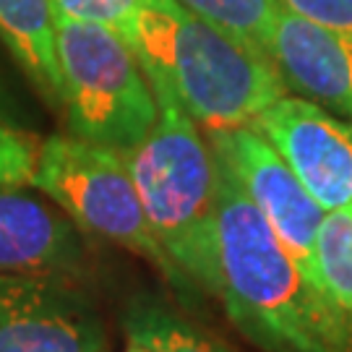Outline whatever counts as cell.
Returning a JSON list of instances; mask_svg holds the SVG:
<instances>
[{"instance_id": "obj_1", "label": "cell", "mask_w": 352, "mask_h": 352, "mask_svg": "<svg viewBox=\"0 0 352 352\" xmlns=\"http://www.w3.org/2000/svg\"><path fill=\"white\" fill-rule=\"evenodd\" d=\"M217 160V157H214ZM214 295L264 352H352V311L314 285L217 160Z\"/></svg>"}, {"instance_id": "obj_2", "label": "cell", "mask_w": 352, "mask_h": 352, "mask_svg": "<svg viewBox=\"0 0 352 352\" xmlns=\"http://www.w3.org/2000/svg\"><path fill=\"white\" fill-rule=\"evenodd\" d=\"M126 42L144 71L160 76L204 131L251 126L287 94L277 65L177 0H141Z\"/></svg>"}, {"instance_id": "obj_3", "label": "cell", "mask_w": 352, "mask_h": 352, "mask_svg": "<svg viewBox=\"0 0 352 352\" xmlns=\"http://www.w3.org/2000/svg\"><path fill=\"white\" fill-rule=\"evenodd\" d=\"M146 78L160 110L157 123L123 160L139 188L151 232L167 258L201 295H214L217 160L173 89L160 76L146 74Z\"/></svg>"}, {"instance_id": "obj_4", "label": "cell", "mask_w": 352, "mask_h": 352, "mask_svg": "<svg viewBox=\"0 0 352 352\" xmlns=\"http://www.w3.org/2000/svg\"><path fill=\"white\" fill-rule=\"evenodd\" d=\"M60 107L71 136L126 154L157 123V100L136 52L118 32L55 13Z\"/></svg>"}, {"instance_id": "obj_5", "label": "cell", "mask_w": 352, "mask_h": 352, "mask_svg": "<svg viewBox=\"0 0 352 352\" xmlns=\"http://www.w3.org/2000/svg\"><path fill=\"white\" fill-rule=\"evenodd\" d=\"M32 186L78 227L149 261L186 302L201 298L154 238L123 154L78 136H50L39 144Z\"/></svg>"}, {"instance_id": "obj_6", "label": "cell", "mask_w": 352, "mask_h": 352, "mask_svg": "<svg viewBox=\"0 0 352 352\" xmlns=\"http://www.w3.org/2000/svg\"><path fill=\"white\" fill-rule=\"evenodd\" d=\"M206 144L212 146L214 157L230 170V175L238 180L253 206L264 214V219L274 230L285 251L292 256V261L302 269V274L318 285L314 245L318 225L327 212L302 188L285 157L253 126L212 128L206 131Z\"/></svg>"}, {"instance_id": "obj_7", "label": "cell", "mask_w": 352, "mask_h": 352, "mask_svg": "<svg viewBox=\"0 0 352 352\" xmlns=\"http://www.w3.org/2000/svg\"><path fill=\"white\" fill-rule=\"evenodd\" d=\"M76 279L0 272V352H102L104 331Z\"/></svg>"}, {"instance_id": "obj_8", "label": "cell", "mask_w": 352, "mask_h": 352, "mask_svg": "<svg viewBox=\"0 0 352 352\" xmlns=\"http://www.w3.org/2000/svg\"><path fill=\"white\" fill-rule=\"evenodd\" d=\"M324 209L352 201V123L305 97H279L251 123Z\"/></svg>"}, {"instance_id": "obj_9", "label": "cell", "mask_w": 352, "mask_h": 352, "mask_svg": "<svg viewBox=\"0 0 352 352\" xmlns=\"http://www.w3.org/2000/svg\"><path fill=\"white\" fill-rule=\"evenodd\" d=\"M87 245L71 217L21 186L0 183V272L76 279Z\"/></svg>"}, {"instance_id": "obj_10", "label": "cell", "mask_w": 352, "mask_h": 352, "mask_svg": "<svg viewBox=\"0 0 352 352\" xmlns=\"http://www.w3.org/2000/svg\"><path fill=\"white\" fill-rule=\"evenodd\" d=\"M272 58L287 89L352 123V34L311 24L282 6Z\"/></svg>"}, {"instance_id": "obj_11", "label": "cell", "mask_w": 352, "mask_h": 352, "mask_svg": "<svg viewBox=\"0 0 352 352\" xmlns=\"http://www.w3.org/2000/svg\"><path fill=\"white\" fill-rule=\"evenodd\" d=\"M0 39L45 100L60 107L63 78L52 0H0Z\"/></svg>"}, {"instance_id": "obj_12", "label": "cell", "mask_w": 352, "mask_h": 352, "mask_svg": "<svg viewBox=\"0 0 352 352\" xmlns=\"http://www.w3.org/2000/svg\"><path fill=\"white\" fill-rule=\"evenodd\" d=\"M190 13L222 29L225 34L238 39L253 55L274 65L272 58V39L274 24L282 8L279 0H177Z\"/></svg>"}, {"instance_id": "obj_13", "label": "cell", "mask_w": 352, "mask_h": 352, "mask_svg": "<svg viewBox=\"0 0 352 352\" xmlns=\"http://www.w3.org/2000/svg\"><path fill=\"white\" fill-rule=\"evenodd\" d=\"M318 285L352 311V201L324 214L314 245Z\"/></svg>"}, {"instance_id": "obj_14", "label": "cell", "mask_w": 352, "mask_h": 352, "mask_svg": "<svg viewBox=\"0 0 352 352\" xmlns=\"http://www.w3.org/2000/svg\"><path fill=\"white\" fill-rule=\"evenodd\" d=\"M126 331L154 352H230L160 302H136L126 316Z\"/></svg>"}, {"instance_id": "obj_15", "label": "cell", "mask_w": 352, "mask_h": 352, "mask_svg": "<svg viewBox=\"0 0 352 352\" xmlns=\"http://www.w3.org/2000/svg\"><path fill=\"white\" fill-rule=\"evenodd\" d=\"M52 3H55V13L76 21L107 26L123 39H128L131 34L133 16L141 6V0H52Z\"/></svg>"}, {"instance_id": "obj_16", "label": "cell", "mask_w": 352, "mask_h": 352, "mask_svg": "<svg viewBox=\"0 0 352 352\" xmlns=\"http://www.w3.org/2000/svg\"><path fill=\"white\" fill-rule=\"evenodd\" d=\"M34 139L0 118V183L6 186H32L37 167Z\"/></svg>"}, {"instance_id": "obj_17", "label": "cell", "mask_w": 352, "mask_h": 352, "mask_svg": "<svg viewBox=\"0 0 352 352\" xmlns=\"http://www.w3.org/2000/svg\"><path fill=\"white\" fill-rule=\"evenodd\" d=\"M279 3L311 24L352 34V0H279Z\"/></svg>"}, {"instance_id": "obj_18", "label": "cell", "mask_w": 352, "mask_h": 352, "mask_svg": "<svg viewBox=\"0 0 352 352\" xmlns=\"http://www.w3.org/2000/svg\"><path fill=\"white\" fill-rule=\"evenodd\" d=\"M126 352H154V350H151V347L144 340H139V337H128Z\"/></svg>"}, {"instance_id": "obj_19", "label": "cell", "mask_w": 352, "mask_h": 352, "mask_svg": "<svg viewBox=\"0 0 352 352\" xmlns=\"http://www.w3.org/2000/svg\"><path fill=\"white\" fill-rule=\"evenodd\" d=\"M0 118H6V102H3V91H0Z\"/></svg>"}]
</instances>
